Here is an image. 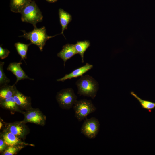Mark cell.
<instances>
[{
	"label": "cell",
	"mask_w": 155,
	"mask_h": 155,
	"mask_svg": "<svg viewBox=\"0 0 155 155\" xmlns=\"http://www.w3.org/2000/svg\"><path fill=\"white\" fill-rule=\"evenodd\" d=\"M22 64L21 62L11 63L7 69V70L11 71L16 76L17 79L14 84L15 85L18 81L24 79L34 80V79L30 78L26 74L21 67Z\"/></svg>",
	"instance_id": "cell-11"
},
{
	"label": "cell",
	"mask_w": 155,
	"mask_h": 155,
	"mask_svg": "<svg viewBox=\"0 0 155 155\" xmlns=\"http://www.w3.org/2000/svg\"><path fill=\"white\" fill-rule=\"evenodd\" d=\"M73 108L75 116L79 122L86 119L88 115L94 112L96 110L91 100L86 99L77 100Z\"/></svg>",
	"instance_id": "cell-5"
},
{
	"label": "cell",
	"mask_w": 155,
	"mask_h": 155,
	"mask_svg": "<svg viewBox=\"0 0 155 155\" xmlns=\"http://www.w3.org/2000/svg\"><path fill=\"white\" fill-rule=\"evenodd\" d=\"M32 44L31 43L28 44L20 42L16 43L14 44L16 50L21 57V60L25 61V59L27 58V53L28 46Z\"/></svg>",
	"instance_id": "cell-20"
},
{
	"label": "cell",
	"mask_w": 155,
	"mask_h": 155,
	"mask_svg": "<svg viewBox=\"0 0 155 155\" xmlns=\"http://www.w3.org/2000/svg\"><path fill=\"white\" fill-rule=\"evenodd\" d=\"M100 126L99 122L96 118L94 117L86 118L82 126L80 131L86 137L94 139L99 132Z\"/></svg>",
	"instance_id": "cell-6"
},
{
	"label": "cell",
	"mask_w": 155,
	"mask_h": 155,
	"mask_svg": "<svg viewBox=\"0 0 155 155\" xmlns=\"http://www.w3.org/2000/svg\"><path fill=\"white\" fill-rule=\"evenodd\" d=\"M17 89L16 85L8 84L1 86L0 88V100L5 99L13 96Z\"/></svg>",
	"instance_id": "cell-17"
},
{
	"label": "cell",
	"mask_w": 155,
	"mask_h": 155,
	"mask_svg": "<svg viewBox=\"0 0 155 155\" xmlns=\"http://www.w3.org/2000/svg\"><path fill=\"white\" fill-rule=\"evenodd\" d=\"M78 94L80 96L90 97L94 99L96 97L99 87L98 82L89 75H82L76 81Z\"/></svg>",
	"instance_id": "cell-1"
},
{
	"label": "cell",
	"mask_w": 155,
	"mask_h": 155,
	"mask_svg": "<svg viewBox=\"0 0 155 155\" xmlns=\"http://www.w3.org/2000/svg\"><path fill=\"white\" fill-rule=\"evenodd\" d=\"M46 1L50 2H54L56 1L57 0H46Z\"/></svg>",
	"instance_id": "cell-25"
},
{
	"label": "cell",
	"mask_w": 155,
	"mask_h": 155,
	"mask_svg": "<svg viewBox=\"0 0 155 155\" xmlns=\"http://www.w3.org/2000/svg\"><path fill=\"white\" fill-rule=\"evenodd\" d=\"M26 146L20 145L8 146L7 148L1 154L2 155H14L17 153Z\"/></svg>",
	"instance_id": "cell-21"
},
{
	"label": "cell",
	"mask_w": 155,
	"mask_h": 155,
	"mask_svg": "<svg viewBox=\"0 0 155 155\" xmlns=\"http://www.w3.org/2000/svg\"><path fill=\"white\" fill-rule=\"evenodd\" d=\"M23 33L22 35L19 36L23 37L30 41L31 43L37 46L40 51H42L46 41L55 35L49 36L46 32L45 27L43 26L40 28H34L32 31L26 32L25 30H22Z\"/></svg>",
	"instance_id": "cell-2"
},
{
	"label": "cell",
	"mask_w": 155,
	"mask_h": 155,
	"mask_svg": "<svg viewBox=\"0 0 155 155\" xmlns=\"http://www.w3.org/2000/svg\"><path fill=\"white\" fill-rule=\"evenodd\" d=\"M74 45L78 54L81 57L82 62L83 63L84 62V54L87 49L90 46V43L88 40L78 41Z\"/></svg>",
	"instance_id": "cell-18"
},
{
	"label": "cell",
	"mask_w": 155,
	"mask_h": 155,
	"mask_svg": "<svg viewBox=\"0 0 155 155\" xmlns=\"http://www.w3.org/2000/svg\"><path fill=\"white\" fill-rule=\"evenodd\" d=\"M20 13L22 21L32 24L34 28L37 27V23L42 20V13L34 1H32L26 6Z\"/></svg>",
	"instance_id": "cell-3"
},
{
	"label": "cell",
	"mask_w": 155,
	"mask_h": 155,
	"mask_svg": "<svg viewBox=\"0 0 155 155\" xmlns=\"http://www.w3.org/2000/svg\"><path fill=\"white\" fill-rule=\"evenodd\" d=\"M0 138H1L8 146L20 145L34 146V144L27 143L8 130L3 129L0 133Z\"/></svg>",
	"instance_id": "cell-9"
},
{
	"label": "cell",
	"mask_w": 155,
	"mask_h": 155,
	"mask_svg": "<svg viewBox=\"0 0 155 155\" xmlns=\"http://www.w3.org/2000/svg\"><path fill=\"white\" fill-rule=\"evenodd\" d=\"M93 67L92 65L86 63L84 65L75 69L71 73L65 75L64 77L57 79L56 80L58 82H63L67 79H70L73 78L81 76Z\"/></svg>",
	"instance_id": "cell-13"
},
{
	"label": "cell",
	"mask_w": 155,
	"mask_h": 155,
	"mask_svg": "<svg viewBox=\"0 0 155 155\" xmlns=\"http://www.w3.org/2000/svg\"><path fill=\"white\" fill-rule=\"evenodd\" d=\"M4 62H0V86L8 84L10 80L7 78L4 71L3 66Z\"/></svg>",
	"instance_id": "cell-22"
},
{
	"label": "cell",
	"mask_w": 155,
	"mask_h": 155,
	"mask_svg": "<svg viewBox=\"0 0 155 155\" xmlns=\"http://www.w3.org/2000/svg\"><path fill=\"white\" fill-rule=\"evenodd\" d=\"M8 146L5 143L3 140L0 138V152L1 154L7 148Z\"/></svg>",
	"instance_id": "cell-24"
},
{
	"label": "cell",
	"mask_w": 155,
	"mask_h": 155,
	"mask_svg": "<svg viewBox=\"0 0 155 155\" xmlns=\"http://www.w3.org/2000/svg\"><path fill=\"white\" fill-rule=\"evenodd\" d=\"M24 117L22 121L26 124L30 123L42 126L46 124V117L42 112L38 108H33L25 111L22 113Z\"/></svg>",
	"instance_id": "cell-7"
},
{
	"label": "cell",
	"mask_w": 155,
	"mask_h": 155,
	"mask_svg": "<svg viewBox=\"0 0 155 155\" xmlns=\"http://www.w3.org/2000/svg\"><path fill=\"white\" fill-rule=\"evenodd\" d=\"M31 1V0H11L10 10L12 12L20 13L24 8Z\"/></svg>",
	"instance_id": "cell-16"
},
{
	"label": "cell",
	"mask_w": 155,
	"mask_h": 155,
	"mask_svg": "<svg viewBox=\"0 0 155 155\" xmlns=\"http://www.w3.org/2000/svg\"><path fill=\"white\" fill-rule=\"evenodd\" d=\"M10 53V51L6 49L3 48L2 45L0 46V58L1 59H4L7 57Z\"/></svg>",
	"instance_id": "cell-23"
},
{
	"label": "cell",
	"mask_w": 155,
	"mask_h": 155,
	"mask_svg": "<svg viewBox=\"0 0 155 155\" xmlns=\"http://www.w3.org/2000/svg\"><path fill=\"white\" fill-rule=\"evenodd\" d=\"M4 123L3 129L8 130L23 140L30 133L29 128L22 121L9 123L4 122Z\"/></svg>",
	"instance_id": "cell-8"
},
{
	"label": "cell",
	"mask_w": 155,
	"mask_h": 155,
	"mask_svg": "<svg viewBox=\"0 0 155 155\" xmlns=\"http://www.w3.org/2000/svg\"><path fill=\"white\" fill-rule=\"evenodd\" d=\"M13 96L17 104L21 111H26L32 108L31 98L25 95L17 89Z\"/></svg>",
	"instance_id": "cell-10"
},
{
	"label": "cell",
	"mask_w": 155,
	"mask_h": 155,
	"mask_svg": "<svg viewBox=\"0 0 155 155\" xmlns=\"http://www.w3.org/2000/svg\"><path fill=\"white\" fill-rule=\"evenodd\" d=\"M59 15L60 23L62 26V31L60 34H62L65 37L63 32L65 29H67L68 25L71 20L72 17L68 13L61 8L59 10Z\"/></svg>",
	"instance_id": "cell-15"
},
{
	"label": "cell",
	"mask_w": 155,
	"mask_h": 155,
	"mask_svg": "<svg viewBox=\"0 0 155 155\" xmlns=\"http://www.w3.org/2000/svg\"><path fill=\"white\" fill-rule=\"evenodd\" d=\"M0 106L3 109L9 111L12 113L16 112L22 113L24 111L19 108L13 96L0 100Z\"/></svg>",
	"instance_id": "cell-14"
},
{
	"label": "cell",
	"mask_w": 155,
	"mask_h": 155,
	"mask_svg": "<svg viewBox=\"0 0 155 155\" xmlns=\"http://www.w3.org/2000/svg\"><path fill=\"white\" fill-rule=\"evenodd\" d=\"M77 96L71 88L62 89L57 93L56 101L59 106L63 109L69 110L77 100Z\"/></svg>",
	"instance_id": "cell-4"
},
{
	"label": "cell",
	"mask_w": 155,
	"mask_h": 155,
	"mask_svg": "<svg viewBox=\"0 0 155 155\" xmlns=\"http://www.w3.org/2000/svg\"><path fill=\"white\" fill-rule=\"evenodd\" d=\"M130 94L138 100L143 108L151 112L152 110L155 108V102L142 99L133 91H131Z\"/></svg>",
	"instance_id": "cell-19"
},
{
	"label": "cell",
	"mask_w": 155,
	"mask_h": 155,
	"mask_svg": "<svg viewBox=\"0 0 155 155\" xmlns=\"http://www.w3.org/2000/svg\"><path fill=\"white\" fill-rule=\"evenodd\" d=\"M77 54L78 53L74 44H67L63 46L62 50L57 53V56L63 60L65 66L67 61Z\"/></svg>",
	"instance_id": "cell-12"
}]
</instances>
